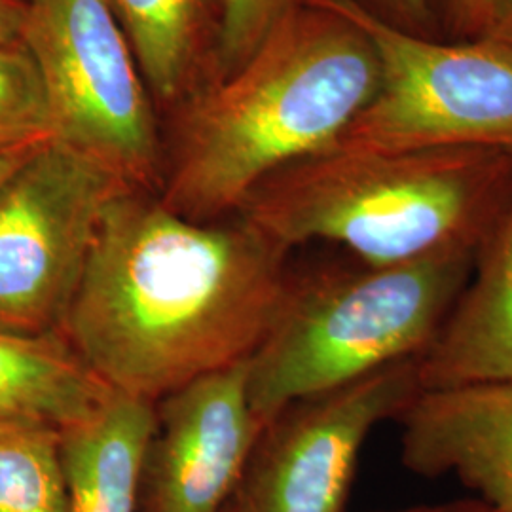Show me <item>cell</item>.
Returning a JSON list of instances; mask_svg holds the SVG:
<instances>
[{
  "label": "cell",
  "mask_w": 512,
  "mask_h": 512,
  "mask_svg": "<svg viewBox=\"0 0 512 512\" xmlns=\"http://www.w3.org/2000/svg\"><path fill=\"white\" fill-rule=\"evenodd\" d=\"M291 253L241 215L184 219L158 194L126 186L103 211L59 334L110 391L158 403L249 361Z\"/></svg>",
  "instance_id": "1"
},
{
  "label": "cell",
  "mask_w": 512,
  "mask_h": 512,
  "mask_svg": "<svg viewBox=\"0 0 512 512\" xmlns=\"http://www.w3.org/2000/svg\"><path fill=\"white\" fill-rule=\"evenodd\" d=\"M380 57L332 0H308L236 71L167 114L158 198L196 222L236 217L277 169L334 145L376 97Z\"/></svg>",
  "instance_id": "2"
},
{
  "label": "cell",
  "mask_w": 512,
  "mask_h": 512,
  "mask_svg": "<svg viewBox=\"0 0 512 512\" xmlns=\"http://www.w3.org/2000/svg\"><path fill=\"white\" fill-rule=\"evenodd\" d=\"M511 196L501 152L334 143L277 169L238 215L291 251L330 243L368 264H408L476 255Z\"/></svg>",
  "instance_id": "3"
},
{
  "label": "cell",
  "mask_w": 512,
  "mask_h": 512,
  "mask_svg": "<svg viewBox=\"0 0 512 512\" xmlns=\"http://www.w3.org/2000/svg\"><path fill=\"white\" fill-rule=\"evenodd\" d=\"M475 256L408 264L327 262L291 268L274 319L247 361L260 427L293 401L378 368L420 359L463 291Z\"/></svg>",
  "instance_id": "4"
},
{
  "label": "cell",
  "mask_w": 512,
  "mask_h": 512,
  "mask_svg": "<svg viewBox=\"0 0 512 512\" xmlns=\"http://www.w3.org/2000/svg\"><path fill=\"white\" fill-rule=\"evenodd\" d=\"M23 44L48 99L52 141L158 194L160 112L107 0H27Z\"/></svg>",
  "instance_id": "5"
},
{
  "label": "cell",
  "mask_w": 512,
  "mask_h": 512,
  "mask_svg": "<svg viewBox=\"0 0 512 512\" xmlns=\"http://www.w3.org/2000/svg\"><path fill=\"white\" fill-rule=\"evenodd\" d=\"M374 42L376 97L340 135L349 147L480 148L512 158V44L404 33L357 0H332Z\"/></svg>",
  "instance_id": "6"
},
{
  "label": "cell",
  "mask_w": 512,
  "mask_h": 512,
  "mask_svg": "<svg viewBox=\"0 0 512 512\" xmlns=\"http://www.w3.org/2000/svg\"><path fill=\"white\" fill-rule=\"evenodd\" d=\"M126 186L57 141L42 143L0 184V329L59 332L103 211Z\"/></svg>",
  "instance_id": "7"
},
{
  "label": "cell",
  "mask_w": 512,
  "mask_h": 512,
  "mask_svg": "<svg viewBox=\"0 0 512 512\" xmlns=\"http://www.w3.org/2000/svg\"><path fill=\"white\" fill-rule=\"evenodd\" d=\"M420 391L418 359H406L283 406L260 429L230 511L346 512L366 439Z\"/></svg>",
  "instance_id": "8"
},
{
  "label": "cell",
  "mask_w": 512,
  "mask_h": 512,
  "mask_svg": "<svg viewBox=\"0 0 512 512\" xmlns=\"http://www.w3.org/2000/svg\"><path fill=\"white\" fill-rule=\"evenodd\" d=\"M247 361L156 403L141 476L139 512H224L260 433Z\"/></svg>",
  "instance_id": "9"
},
{
  "label": "cell",
  "mask_w": 512,
  "mask_h": 512,
  "mask_svg": "<svg viewBox=\"0 0 512 512\" xmlns=\"http://www.w3.org/2000/svg\"><path fill=\"white\" fill-rule=\"evenodd\" d=\"M397 423L410 473L454 476L471 497L512 512V378L421 389Z\"/></svg>",
  "instance_id": "10"
},
{
  "label": "cell",
  "mask_w": 512,
  "mask_h": 512,
  "mask_svg": "<svg viewBox=\"0 0 512 512\" xmlns=\"http://www.w3.org/2000/svg\"><path fill=\"white\" fill-rule=\"evenodd\" d=\"M421 389L512 378V196L471 275L418 359Z\"/></svg>",
  "instance_id": "11"
},
{
  "label": "cell",
  "mask_w": 512,
  "mask_h": 512,
  "mask_svg": "<svg viewBox=\"0 0 512 512\" xmlns=\"http://www.w3.org/2000/svg\"><path fill=\"white\" fill-rule=\"evenodd\" d=\"M160 114L217 78L224 0H107Z\"/></svg>",
  "instance_id": "12"
},
{
  "label": "cell",
  "mask_w": 512,
  "mask_h": 512,
  "mask_svg": "<svg viewBox=\"0 0 512 512\" xmlns=\"http://www.w3.org/2000/svg\"><path fill=\"white\" fill-rule=\"evenodd\" d=\"M156 403L114 393L95 414L61 429L69 512H139Z\"/></svg>",
  "instance_id": "13"
},
{
  "label": "cell",
  "mask_w": 512,
  "mask_h": 512,
  "mask_svg": "<svg viewBox=\"0 0 512 512\" xmlns=\"http://www.w3.org/2000/svg\"><path fill=\"white\" fill-rule=\"evenodd\" d=\"M110 395L59 332L0 329V418L67 429L90 418Z\"/></svg>",
  "instance_id": "14"
},
{
  "label": "cell",
  "mask_w": 512,
  "mask_h": 512,
  "mask_svg": "<svg viewBox=\"0 0 512 512\" xmlns=\"http://www.w3.org/2000/svg\"><path fill=\"white\" fill-rule=\"evenodd\" d=\"M0 512H69L61 429L0 418Z\"/></svg>",
  "instance_id": "15"
},
{
  "label": "cell",
  "mask_w": 512,
  "mask_h": 512,
  "mask_svg": "<svg viewBox=\"0 0 512 512\" xmlns=\"http://www.w3.org/2000/svg\"><path fill=\"white\" fill-rule=\"evenodd\" d=\"M54 139L37 63L23 42L0 46V148Z\"/></svg>",
  "instance_id": "16"
},
{
  "label": "cell",
  "mask_w": 512,
  "mask_h": 512,
  "mask_svg": "<svg viewBox=\"0 0 512 512\" xmlns=\"http://www.w3.org/2000/svg\"><path fill=\"white\" fill-rule=\"evenodd\" d=\"M304 2L308 0H224L217 78L236 71L275 23Z\"/></svg>",
  "instance_id": "17"
},
{
  "label": "cell",
  "mask_w": 512,
  "mask_h": 512,
  "mask_svg": "<svg viewBox=\"0 0 512 512\" xmlns=\"http://www.w3.org/2000/svg\"><path fill=\"white\" fill-rule=\"evenodd\" d=\"M366 12L404 33L440 38L433 0H357Z\"/></svg>",
  "instance_id": "18"
},
{
  "label": "cell",
  "mask_w": 512,
  "mask_h": 512,
  "mask_svg": "<svg viewBox=\"0 0 512 512\" xmlns=\"http://www.w3.org/2000/svg\"><path fill=\"white\" fill-rule=\"evenodd\" d=\"M433 12L444 40L484 37L488 31L490 0H433Z\"/></svg>",
  "instance_id": "19"
},
{
  "label": "cell",
  "mask_w": 512,
  "mask_h": 512,
  "mask_svg": "<svg viewBox=\"0 0 512 512\" xmlns=\"http://www.w3.org/2000/svg\"><path fill=\"white\" fill-rule=\"evenodd\" d=\"M27 0H0V46L23 42Z\"/></svg>",
  "instance_id": "20"
},
{
  "label": "cell",
  "mask_w": 512,
  "mask_h": 512,
  "mask_svg": "<svg viewBox=\"0 0 512 512\" xmlns=\"http://www.w3.org/2000/svg\"><path fill=\"white\" fill-rule=\"evenodd\" d=\"M380 512H497L490 505L482 503L476 497H461V499H450V501H440V503H423V505H414V507H403L395 511Z\"/></svg>",
  "instance_id": "21"
},
{
  "label": "cell",
  "mask_w": 512,
  "mask_h": 512,
  "mask_svg": "<svg viewBox=\"0 0 512 512\" xmlns=\"http://www.w3.org/2000/svg\"><path fill=\"white\" fill-rule=\"evenodd\" d=\"M484 37L512 38V0H490L488 31Z\"/></svg>",
  "instance_id": "22"
},
{
  "label": "cell",
  "mask_w": 512,
  "mask_h": 512,
  "mask_svg": "<svg viewBox=\"0 0 512 512\" xmlns=\"http://www.w3.org/2000/svg\"><path fill=\"white\" fill-rule=\"evenodd\" d=\"M40 145L42 143L23 145V147L0 148V184L4 183Z\"/></svg>",
  "instance_id": "23"
},
{
  "label": "cell",
  "mask_w": 512,
  "mask_h": 512,
  "mask_svg": "<svg viewBox=\"0 0 512 512\" xmlns=\"http://www.w3.org/2000/svg\"><path fill=\"white\" fill-rule=\"evenodd\" d=\"M499 40H505V42H509V44H512V38H499Z\"/></svg>",
  "instance_id": "24"
},
{
  "label": "cell",
  "mask_w": 512,
  "mask_h": 512,
  "mask_svg": "<svg viewBox=\"0 0 512 512\" xmlns=\"http://www.w3.org/2000/svg\"><path fill=\"white\" fill-rule=\"evenodd\" d=\"M224 512H232V511H230V507H226V511H224Z\"/></svg>",
  "instance_id": "25"
}]
</instances>
